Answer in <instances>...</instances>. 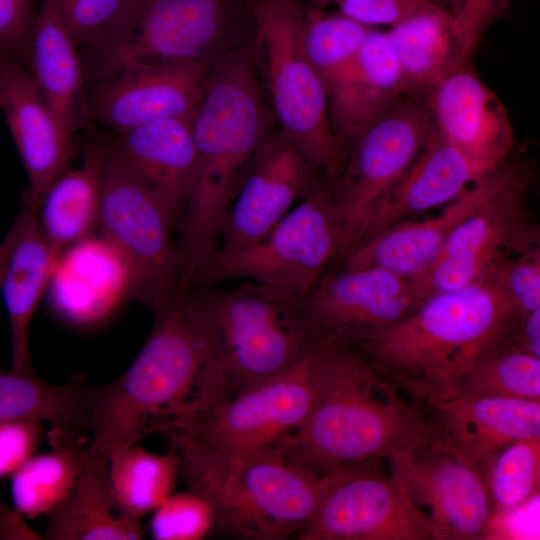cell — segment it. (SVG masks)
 Listing matches in <instances>:
<instances>
[{
  "label": "cell",
  "mask_w": 540,
  "mask_h": 540,
  "mask_svg": "<svg viewBox=\"0 0 540 540\" xmlns=\"http://www.w3.org/2000/svg\"><path fill=\"white\" fill-rule=\"evenodd\" d=\"M4 55H6V54H4L2 51H0V58H2Z\"/></svg>",
  "instance_id": "f907efd6"
},
{
  "label": "cell",
  "mask_w": 540,
  "mask_h": 540,
  "mask_svg": "<svg viewBox=\"0 0 540 540\" xmlns=\"http://www.w3.org/2000/svg\"><path fill=\"white\" fill-rule=\"evenodd\" d=\"M424 299L414 277L362 266L329 270L296 303L324 333L353 343L401 321Z\"/></svg>",
  "instance_id": "2e32d148"
},
{
  "label": "cell",
  "mask_w": 540,
  "mask_h": 540,
  "mask_svg": "<svg viewBox=\"0 0 540 540\" xmlns=\"http://www.w3.org/2000/svg\"><path fill=\"white\" fill-rule=\"evenodd\" d=\"M36 14L35 0H0V51L27 68Z\"/></svg>",
  "instance_id": "ab89813d"
},
{
  "label": "cell",
  "mask_w": 540,
  "mask_h": 540,
  "mask_svg": "<svg viewBox=\"0 0 540 540\" xmlns=\"http://www.w3.org/2000/svg\"><path fill=\"white\" fill-rule=\"evenodd\" d=\"M154 325L130 367L91 388L89 454L108 456L162 432L188 409L206 356L201 327L184 295L153 310Z\"/></svg>",
  "instance_id": "5b68a950"
},
{
  "label": "cell",
  "mask_w": 540,
  "mask_h": 540,
  "mask_svg": "<svg viewBox=\"0 0 540 540\" xmlns=\"http://www.w3.org/2000/svg\"><path fill=\"white\" fill-rule=\"evenodd\" d=\"M484 477L494 512L519 509L539 492L540 437L509 444L492 459Z\"/></svg>",
  "instance_id": "d590c367"
},
{
  "label": "cell",
  "mask_w": 540,
  "mask_h": 540,
  "mask_svg": "<svg viewBox=\"0 0 540 540\" xmlns=\"http://www.w3.org/2000/svg\"><path fill=\"white\" fill-rule=\"evenodd\" d=\"M28 69L59 128L73 140L75 132L90 122L88 98L78 48L55 0H42L37 10Z\"/></svg>",
  "instance_id": "484cf974"
},
{
  "label": "cell",
  "mask_w": 540,
  "mask_h": 540,
  "mask_svg": "<svg viewBox=\"0 0 540 540\" xmlns=\"http://www.w3.org/2000/svg\"><path fill=\"white\" fill-rule=\"evenodd\" d=\"M505 286L522 317L540 308V247L506 260Z\"/></svg>",
  "instance_id": "60d3db41"
},
{
  "label": "cell",
  "mask_w": 540,
  "mask_h": 540,
  "mask_svg": "<svg viewBox=\"0 0 540 540\" xmlns=\"http://www.w3.org/2000/svg\"><path fill=\"white\" fill-rule=\"evenodd\" d=\"M433 127L427 95L401 94L348 151L343 172L332 180L341 229L338 265L368 214L421 152Z\"/></svg>",
  "instance_id": "7c38bea8"
},
{
  "label": "cell",
  "mask_w": 540,
  "mask_h": 540,
  "mask_svg": "<svg viewBox=\"0 0 540 540\" xmlns=\"http://www.w3.org/2000/svg\"><path fill=\"white\" fill-rule=\"evenodd\" d=\"M165 435L180 457L179 478L209 502L219 533L285 540L312 518L323 477L291 462L280 447L228 454L177 431Z\"/></svg>",
  "instance_id": "8992f818"
},
{
  "label": "cell",
  "mask_w": 540,
  "mask_h": 540,
  "mask_svg": "<svg viewBox=\"0 0 540 540\" xmlns=\"http://www.w3.org/2000/svg\"><path fill=\"white\" fill-rule=\"evenodd\" d=\"M429 429L428 446L483 475L509 444L540 437V401L501 396L448 395L419 405Z\"/></svg>",
  "instance_id": "ac0fdd59"
},
{
  "label": "cell",
  "mask_w": 540,
  "mask_h": 540,
  "mask_svg": "<svg viewBox=\"0 0 540 540\" xmlns=\"http://www.w3.org/2000/svg\"><path fill=\"white\" fill-rule=\"evenodd\" d=\"M41 535L25 522L15 509H10L0 498V540H39Z\"/></svg>",
  "instance_id": "f6af8a7d"
},
{
  "label": "cell",
  "mask_w": 540,
  "mask_h": 540,
  "mask_svg": "<svg viewBox=\"0 0 540 540\" xmlns=\"http://www.w3.org/2000/svg\"><path fill=\"white\" fill-rule=\"evenodd\" d=\"M427 99L443 140L491 167L507 159L514 144L507 110L468 62L439 82Z\"/></svg>",
  "instance_id": "7402d4cb"
},
{
  "label": "cell",
  "mask_w": 540,
  "mask_h": 540,
  "mask_svg": "<svg viewBox=\"0 0 540 540\" xmlns=\"http://www.w3.org/2000/svg\"><path fill=\"white\" fill-rule=\"evenodd\" d=\"M215 530L214 513L199 493H171L154 511L150 531L156 540H200Z\"/></svg>",
  "instance_id": "74e56055"
},
{
  "label": "cell",
  "mask_w": 540,
  "mask_h": 540,
  "mask_svg": "<svg viewBox=\"0 0 540 540\" xmlns=\"http://www.w3.org/2000/svg\"><path fill=\"white\" fill-rule=\"evenodd\" d=\"M386 458L390 474L437 540L480 539L488 531L494 509L480 471L428 445L397 450Z\"/></svg>",
  "instance_id": "9a60e30c"
},
{
  "label": "cell",
  "mask_w": 540,
  "mask_h": 540,
  "mask_svg": "<svg viewBox=\"0 0 540 540\" xmlns=\"http://www.w3.org/2000/svg\"><path fill=\"white\" fill-rule=\"evenodd\" d=\"M505 262L466 286L426 297L401 321L350 344L413 403L443 396L520 325Z\"/></svg>",
  "instance_id": "7a4b0ae2"
},
{
  "label": "cell",
  "mask_w": 540,
  "mask_h": 540,
  "mask_svg": "<svg viewBox=\"0 0 540 540\" xmlns=\"http://www.w3.org/2000/svg\"><path fill=\"white\" fill-rule=\"evenodd\" d=\"M450 13L455 0H430Z\"/></svg>",
  "instance_id": "681fc988"
},
{
  "label": "cell",
  "mask_w": 540,
  "mask_h": 540,
  "mask_svg": "<svg viewBox=\"0 0 540 540\" xmlns=\"http://www.w3.org/2000/svg\"><path fill=\"white\" fill-rule=\"evenodd\" d=\"M496 167L471 182L438 215L406 220L379 232L355 247L338 267L379 266L407 277L420 276L437 260L454 228L489 193Z\"/></svg>",
  "instance_id": "d4e9b609"
},
{
  "label": "cell",
  "mask_w": 540,
  "mask_h": 540,
  "mask_svg": "<svg viewBox=\"0 0 540 540\" xmlns=\"http://www.w3.org/2000/svg\"><path fill=\"white\" fill-rule=\"evenodd\" d=\"M511 342L529 354L540 358V308L522 317Z\"/></svg>",
  "instance_id": "bcb514c9"
},
{
  "label": "cell",
  "mask_w": 540,
  "mask_h": 540,
  "mask_svg": "<svg viewBox=\"0 0 540 540\" xmlns=\"http://www.w3.org/2000/svg\"><path fill=\"white\" fill-rule=\"evenodd\" d=\"M337 4L342 14L369 27L394 26L422 12L442 8L430 0H341Z\"/></svg>",
  "instance_id": "b9f144b4"
},
{
  "label": "cell",
  "mask_w": 540,
  "mask_h": 540,
  "mask_svg": "<svg viewBox=\"0 0 540 540\" xmlns=\"http://www.w3.org/2000/svg\"><path fill=\"white\" fill-rule=\"evenodd\" d=\"M76 47L83 50L110 31L132 0H55Z\"/></svg>",
  "instance_id": "f35d334b"
},
{
  "label": "cell",
  "mask_w": 540,
  "mask_h": 540,
  "mask_svg": "<svg viewBox=\"0 0 540 540\" xmlns=\"http://www.w3.org/2000/svg\"><path fill=\"white\" fill-rule=\"evenodd\" d=\"M251 36L247 0H133L124 17L79 54L85 81L93 83L130 63L213 67Z\"/></svg>",
  "instance_id": "52a82bcc"
},
{
  "label": "cell",
  "mask_w": 540,
  "mask_h": 540,
  "mask_svg": "<svg viewBox=\"0 0 540 540\" xmlns=\"http://www.w3.org/2000/svg\"><path fill=\"white\" fill-rule=\"evenodd\" d=\"M41 432L40 421H0V479L12 476L34 454Z\"/></svg>",
  "instance_id": "ee69618b"
},
{
  "label": "cell",
  "mask_w": 540,
  "mask_h": 540,
  "mask_svg": "<svg viewBox=\"0 0 540 540\" xmlns=\"http://www.w3.org/2000/svg\"><path fill=\"white\" fill-rule=\"evenodd\" d=\"M533 185L529 165L503 161L492 188L448 237L439 257L416 278L424 295L466 286L498 263L539 244L528 199Z\"/></svg>",
  "instance_id": "8fae6325"
},
{
  "label": "cell",
  "mask_w": 540,
  "mask_h": 540,
  "mask_svg": "<svg viewBox=\"0 0 540 540\" xmlns=\"http://www.w3.org/2000/svg\"><path fill=\"white\" fill-rule=\"evenodd\" d=\"M48 301L63 321L92 327L134 298L131 269L104 236L88 235L58 256L48 285Z\"/></svg>",
  "instance_id": "ffe728a7"
},
{
  "label": "cell",
  "mask_w": 540,
  "mask_h": 540,
  "mask_svg": "<svg viewBox=\"0 0 540 540\" xmlns=\"http://www.w3.org/2000/svg\"><path fill=\"white\" fill-rule=\"evenodd\" d=\"M108 474L119 511L135 519L153 512L172 492L179 478L180 457L157 454L133 444L108 456Z\"/></svg>",
  "instance_id": "836d02e7"
},
{
  "label": "cell",
  "mask_w": 540,
  "mask_h": 540,
  "mask_svg": "<svg viewBox=\"0 0 540 540\" xmlns=\"http://www.w3.org/2000/svg\"><path fill=\"white\" fill-rule=\"evenodd\" d=\"M0 110L23 161L29 188L25 197L37 209L75 155V147L59 128L30 70L4 55L0 58Z\"/></svg>",
  "instance_id": "44dd1931"
},
{
  "label": "cell",
  "mask_w": 540,
  "mask_h": 540,
  "mask_svg": "<svg viewBox=\"0 0 540 540\" xmlns=\"http://www.w3.org/2000/svg\"><path fill=\"white\" fill-rule=\"evenodd\" d=\"M26 215L9 256L0 288L11 331V368L32 371L29 328L59 256L40 228L37 208L23 195Z\"/></svg>",
  "instance_id": "f1b7e54d"
},
{
  "label": "cell",
  "mask_w": 540,
  "mask_h": 540,
  "mask_svg": "<svg viewBox=\"0 0 540 540\" xmlns=\"http://www.w3.org/2000/svg\"><path fill=\"white\" fill-rule=\"evenodd\" d=\"M386 34L398 64L401 94L427 95L470 58L443 8L405 19Z\"/></svg>",
  "instance_id": "f546056e"
},
{
  "label": "cell",
  "mask_w": 540,
  "mask_h": 540,
  "mask_svg": "<svg viewBox=\"0 0 540 540\" xmlns=\"http://www.w3.org/2000/svg\"><path fill=\"white\" fill-rule=\"evenodd\" d=\"M91 388L83 376L51 384L34 370L0 367V421L36 420L85 431Z\"/></svg>",
  "instance_id": "d6a6232c"
},
{
  "label": "cell",
  "mask_w": 540,
  "mask_h": 540,
  "mask_svg": "<svg viewBox=\"0 0 540 540\" xmlns=\"http://www.w3.org/2000/svg\"><path fill=\"white\" fill-rule=\"evenodd\" d=\"M307 2V5L323 10L327 5L331 3H338L341 0H305Z\"/></svg>",
  "instance_id": "c3c4849f"
},
{
  "label": "cell",
  "mask_w": 540,
  "mask_h": 540,
  "mask_svg": "<svg viewBox=\"0 0 540 540\" xmlns=\"http://www.w3.org/2000/svg\"><path fill=\"white\" fill-rule=\"evenodd\" d=\"M379 460L323 477L317 508L297 540H437Z\"/></svg>",
  "instance_id": "5bb4252c"
},
{
  "label": "cell",
  "mask_w": 540,
  "mask_h": 540,
  "mask_svg": "<svg viewBox=\"0 0 540 540\" xmlns=\"http://www.w3.org/2000/svg\"><path fill=\"white\" fill-rule=\"evenodd\" d=\"M313 350L284 373L189 414L162 433L177 431L207 448L228 454L255 453L280 446L310 410Z\"/></svg>",
  "instance_id": "4fadbf2b"
},
{
  "label": "cell",
  "mask_w": 540,
  "mask_h": 540,
  "mask_svg": "<svg viewBox=\"0 0 540 540\" xmlns=\"http://www.w3.org/2000/svg\"><path fill=\"white\" fill-rule=\"evenodd\" d=\"M329 125L348 151L401 95L398 64L386 32L370 29L355 55L323 77Z\"/></svg>",
  "instance_id": "603a6c76"
},
{
  "label": "cell",
  "mask_w": 540,
  "mask_h": 540,
  "mask_svg": "<svg viewBox=\"0 0 540 540\" xmlns=\"http://www.w3.org/2000/svg\"><path fill=\"white\" fill-rule=\"evenodd\" d=\"M103 236L121 253L134 279V298L155 310L178 294V221L164 199L109 140L99 220Z\"/></svg>",
  "instance_id": "30bf717a"
},
{
  "label": "cell",
  "mask_w": 540,
  "mask_h": 540,
  "mask_svg": "<svg viewBox=\"0 0 540 540\" xmlns=\"http://www.w3.org/2000/svg\"><path fill=\"white\" fill-rule=\"evenodd\" d=\"M325 178L282 131L271 134L221 221L211 254H231L256 243Z\"/></svg>",
  "instance_id": "e0dca14e"
},
{
  "label": "cell",
  "mask_w": 540,
  "mask_h": 540,
  "mask_svg": "<svg viewBox=\"0 0 540 540\" xmlns=\"http://www.w3.org/2000/svg\"><path fill=\"white\" fill-rule=\"evenodd\" d=\"M491 168L447 143L433 127L414 162L364 220L350 252L389 227L448 204Z\"/></svg>",
  "instance_id": "cb8c5ba5"
},
{
  "label": "cell",
  "mask_w": 540,
  "mask_h": 540,
  "mask_svg": "<svg viewBox=\"0 0 540 540\" xmlns=\"http://www.w3.org/2000/svg\"><path fill=\"white\" fill-rule=\"evenodd\" d=\"M341 229L332 180L325 178L256 243L231 254H211L190 286L249 279L297 301L337 264Z\"/></svg>",
  "instance_id": "9c48e42d"
},
{
  "label": "cell",
  "mask_w": 540,
  "mask_h": 540,
  "mask_svg": "<svg viewBox=\"0 0 540 540\" xmlns=\"http://www.w3.org/2000/svg\"><path fill=\"white\" fill-rule=\"evenodd\" d=\"M212 67L198 63L124 65L91 83L90 121L121 133L165 118H191Z\"/></svg>",
  "instance_id": "d6986e66"
},
{
  "label": "cell",
  "mask_w": 540,
  "mask_h": 540,
  "mask_svg": "<svg viewBox=\"0 0 540 540\" xmlns=\"http://www.w3.org/2000/svg\"><path fill=\"white\" fill-rule=\"evenodd\" d=\"M109 140L91 138L84 147L82 165L66 170L50 186L37 209L42 233L60 255L90 235L99 220L103 171Z\"/></svg>",
  "instance_id": "4dcf8cb0"
},
{
  "label": "cell",
  "mask_w": 540,
  "mask_h": 540,
  "mask_svg": "<svg viewBox=\"0 0 540 540\" xmlns=\"http://www.w3.org/2000/svg\"><path fill=\"white\" fill-rule=\"evenodd\" d=\"M25 215H26V204L22 202L21 208L17 217L13 221L9 231L4 236L3 240L0 242V284L2 281V277L5 271L9 256L11 254L12 248L16 242V239L23 225Z\"/></svg>",
  "instance_id": "7dc6e473"
},
{
  "label": "cell",
  "mask_w": 540,
  "mask_h": 540,
  "mask_svg": "<svg viewBox=\"0 0 540 540\" xmlns=\"http://www.w3.org/2000/svg\"><path fill=\"white\" fill-rule=\"evenodd\" d=\"M448 395L540 401V358L508 341L482 358L443 396Z\"/></svg>",
  "instance_id": "e575fe53"
},
{
  "label": "cell",
  "mask_w": 540,
  "mask_h": 540,
  "mask_svg": "<svg viewBox=\"0 0 540 540\" xmlns=\"http://www.w3.org/2000/svg\"><path fill=\"white\" fill-rule=\"evenodd\" d=\"M311 364L310 410L278 446L291 462L322 477L397 450L428 445L429 429L420 406L349 342L325 333Z\"/></svg>",
  "instance_id": "6da1fadb"
},
{
  "label": "cell",
  "mask_w": 540,
  "mask_h": 540,
  "mask_svg": "<svg viewBox=\"0 0 540 540\" xmlns=\"http://www.w3.org/2000/svg\"><path fill=\"white\" fill-rule=\"evenodd\" d=\"M183 295L206 343L194 395L183 417L284 373L325 334L302 314L296 301L255 282L231 288L192 285Z\"/></svg>",
  "instance_id": "277c9868"
},
{
  "label": "cell",
  "mask_w": 540,
  "mask_h": 540,
  "mask_svg": "<svg viewBox=\"0 0 540 540\" xmlns=\"http://www.w3.org/2000/svg\"><path fill=\"white\" fill-rule=\"evenodd\" d=\"M513 0H455L450 12L465 53L470 57L484 32Z\"/></svg>",
  "instance_id": "7bdbcfd3"
},
{
  "label": "cell",
  "mask_w": 540,
  "mask_h": 540,
  "mask_svg": "<svg viewBox=\"0 0 540 540\" xmlns=\"http://www.w3.org/2000/svg\"><path fill=\"white\" fill-rule=\"evenodd\" d=\"M259 82L282 131L323 175L335 180L348 154L328 121L325 82L304 45L301 0H247Z\"/></svg>",
  "instance_id": "ba28073f"
},
{
  "label": "cell",
  "mask_w": 540,
  "mask_h": 540,
  "mask_svg": "<svg viewBox=\"0 0 540 540\" xmlns=\"http://www.w3.org/2000/svg\"><path fill=\"white\" fill-rule=\"evenodd\" d=\"M84 431L53 425L51 450L32 454L11 476L14 509L33 519L46 515L68 494L89 455Z\"/></svg>",
  "instance_id": "1f68e13d"
},
{
  "label": "cell",
  "mask_w": 540,
  "mask_h": 540,
  "mask_svg": "<svg viewBox=\"0 0 540 540\" xmlns=\"http://www.w3.org/2000/svg\"><path fill=\"white\" fill-rule=\"evenodd\" d=\"M371 28L342 13L305 4L304 45L322 78L352 58Z\"/></svg>",
  "instance_id": "8d00e7d4"
},
{
  "label": "cell",
  "mask_w": 540,
  "mask_h": 540,
  "mask_svg": "<svg viewBox=\"0 0 540 540\" xmlns=\"http://www.w3.org/2000/svg\"><path fill=\"white\" fill-rule=\"evenodd\" d=\"M45 518L47 540H137L139 519L122 514L108 474V458L89 454L66 497Z\"/></svg>",
  "instance_id": "83f0119b"
},
{
  "label": "cell",
  "mask_w": 540,
  "mask_h": 540,
  "mask_svg": "<svg viewBox=\"0 0 540 540\" xmlns=\"http://www.w3.org/2000/svg\"><path fill=\"white\" fill-rule=\"evenodd\" d=\"M113 141L128 165L164 199L179 225L196 173L191 118L156 120L117 133Z\"/></svg>",
  "instance_id": "4316f807"
},
{
  "label": "cell",
  "mask_w": 540,
  "mask_h": 540,
  "mask_svg": "<svg viewBox=\"0 0 540 540\" xmlns=\"http://www.w3.org/2000/svg\"><path fill=\"white\" fill-rule=\"evenodd\" d=\"M269 108L250 40L212 67L191 117L196 173L177 228L181 293L189 288L199 264L214 251L219 225L272 134Z\"/></svg>",
  "instance_id": "3957f363"
}]
</instances>
